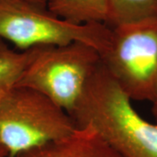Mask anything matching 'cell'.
Masks as SVG:
<instances>
[{"label": "cell", "instance_id": "obj_1", "mask_svg": "<svg viewBox=\"0 0 157 157\" xmlns=\"http://www.w3.org/2000/svg\"><path fill=\"white\" fill-rule=\"evenodd\" d=\"M131 101L101 62L69 114L122 157H157V123L141 117Z\"/></svg>", "mask_w": 157, "mask_h": 157}, {"label": "cell", "instance_id": "obj_2", "mask_svg": "<svg viewBox=\"0 0 157 157\" xmlns=\"http://www.w3.org/2000/svg\"><path fill=\"white\" fill-rule=\"evenodd\" d=\"M110 39L111 28L106 24H74L26 0H0V40L9 41L21 51L82 42L101 54Z\"/></svg>", "mask_w": 157, "mask_h": 157}, {"label": "cell", "instance_id": "obj_3", "mask_svg": "<svg viewBox=\"0 0 157 157\" xmlns=\"http://www.w3.org/2000/svg\"><path fill=\"white\" fill-rule=\"evenodd\" d=\"M76 128L65 109L33 88L16 86L0 99V140L9 157L62 139Z\"/></svg>", "mask_w": 157, "mask_h": 157}, {"label": "cell", "instance_id": "obj_4", "mask_svg": "<svg viewBox=\"0 0 157 157\" xmlns=\"http://www.w3.org/2000/svg\"><path fill=\"white\" fill-rule=\"evenodd\" d=\"M101 62V52L82 42L39 46L17 86L39 91L70 113Z\"/></svg>", "mask_w": 157, "mask_h": 157}, {"label": "cell", "instance_id": "obj_5", "mask_svg": "<svg viewBox=\"0 0 157 157\" xmlns=\"http://www.w3.org/2000/svg\"><path fill=\"white\" fill-rule=\"evenodd\" d=\"M111 28L101 63L132 101L157 98V17Z\"/></svg>", "mask_w": 157, "mask_h": 157}, {"label": "cell", "instance_id": "obj_6", "mask_svg": "<svg viewBox=\"0 0 157 157\" xmlns=\"http://www.w3.org/2000/svg\"><path fill=\"white\" fill-rule=\"evenodd\" d=\"M13 157H122L91 126L77 127L70 135Z\"/></svg>", "mask_w": 157, "mask_h": 157}, {"label": "cell", "instance_id": "obj_7", "mask_svg": "<svg viewBox=\"0 0 157 157\" xmlns=\"http://www.w3.org/2000/svg\"><path fill=\"white\" fill-rule=\"evenodd\" d=\"M47 8L58 17L74 24L107 21V0H49Z\"/></svg>", "mask_w": 157, "mask_h": 157}, {"label": "cell", "instance_id": "obj_8", "mask_svg": "<svg viewBox=\"0 0 157 157\" xmlns=\"http://www.w3.org/2000/svg\"><path fill=\"white\" fill-rule=\"evenodd\" d=\"M107 2L106 25L109 27L157 17V0H107Z\"/></svg>", "mask_w": 157, "mask_h": 157}, {"label": "cell", "instance_id": "obj_9", "mask_svg": "<svg viewBox=\"0 0 157 157\" xmlns=\"http://www.w3.org/2000/svg\"><path fill=\"white\" fill-rule=\"evenodd\" d=\"M38 47L17 52L0 40V99L17 86Z\"/></svg>", "mask_w": 157, "mask_h": 157}, {"label": "cell", "instance_id": "obj_10", "mask_svg": "<svg viewBox=\"0 0 157 157\" xmlns=\"http://www.w3.org/2000/svg\"><path fill=\"white\" fill-rule=\"evenodd\" d=\"M0 157H9V152L1 140H0Z\"/></svg>", "mask_w": 157, "mask_h": 157}, {"label": "cell", "instance_id": "obj_11", "mask_svg": "<svg viewBox=\"0 0 157 157\" xmlns=\"http://www.w3.org/2000/svg\"><path fill=\"white\" fill-rule=\"evenodd\" d=\"M28 2H31L33 4L38 5V6H43V7H47V4L49 0H26Z\"/></svg>", "mask_w": 157, "mask_h": 157}, {"label": "cell", "instance_id": "obj_12", "mask_svg": "<svg viewBox=\"0 0 157 157\" xmlns=\"http://www.w3.org/2000/svg\"><path fill=\"white\" fill-rule=\"evenodd\" d=\"M153 103V107H152V112H153V114L155 118V121H156L157 123V98L155 100V101L152 102Z\"/></svg>", "mask_w": 157, "mask_h": 157}]
</instances>
